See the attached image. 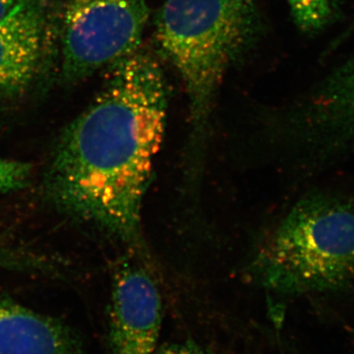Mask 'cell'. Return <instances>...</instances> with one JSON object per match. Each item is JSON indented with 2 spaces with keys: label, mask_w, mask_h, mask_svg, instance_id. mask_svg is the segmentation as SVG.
Wrapping results in <instances>:
<instances>
[{
  "label": "cell",
  "mask_w": 354,
  "mask_h": 354,
  "mask_svg": "<svg viewBox=\"0 0 354 354\" xmlns=\"http://www.w3.org/2000/svg\"><path fill=\"white\" fill-rule=\"evenodd\" d=\"M148 19L147 0H64L59 32L65 82L84 80L138 50Z\"/></svg>",
  "instance_id": "4"
},
{
  "label": "cell",
  "mask_w": 354,
  "mask_h": 354,
  "mask_svg": "<svg viewBox=\"0 0 354 354\" xmlns=\"http://www.w3.org/2000/svg\"><path fill=\"white\" fill-rule=\"evenodd\" d=\"M288 2L298 29L308 35L327 29L341 12V0H288Z\"/></svg>",
  "instance_id": "9"
},
{
  "label": "cell",
  "mask_w": 354,
  "mask_h": 354,
  "mask_svg": "<svg viewBox=\"0 0 354 354\" xmlns=\"http://www.w3.org/2000/svg\"><path fill=\"white\" fill-rule=\"evenodd\" d=\"M25 0H0V21L10 15Z\"/></svg>",
  "instance_id": "13"
},
{
  "label": "cell",
  "mask_w": 354,
  "mask_h": 354,
  "mask_svg": "<svg viewBox=\"0 0 354 354\" xmlns=\"http://www.w3.org/2000/svg\"><path fill=\"white\" fill-rule=\"evenodd\" d=\"M162 324V297L155 279L145 266L124 263L111 288L109 353L153 354Z\"/></svg>",
  "instance_id": "5"
},
{
  "label": "cell",
  "mask_w": 354,
  "mask_h": 354,
  "mask_svg": "<svg viewBox=\"0 0 354 354\" xmlns=\"http://www.w3.org/2000/svg\"><path fill=\"white\" fill-rule=\"evenodd\" d=\"M0 269L14 271L50 272L53 269L48 261L35 254L0 245Z\"/></svg>",
  "instance_id": "10"
},
{
  "label": "cell",
  "mask_w": 354,
  "mask_h": 354,
  "mask_svg": "<svg viewBox=\"0 0 354 354\" xmlns=\"http://www.w3.org/2000/svg\"><path fill=\"white\" fill-rule=\"evenodd\" d=\"M278 297L335 292L354 283V201L320 193L300 200L252 264Z\"/></svg>",
  "instance_id": "3"
},
{
  "label": "cell",
  "mask_w": 354,
  "mask_h": 354,
  "mask_svg": "<svg viewBox=\"0 0 354 354\" xmlns=\"http://www.w3.org/2000/svg\"><path fill=\"white\" fill-rule=\"evenodd\" d=\"M255 0H165L155 38L178 72L189 102L190 150L197 169L223 78L260 35Z\"/></svg>",
  "instance_id": "2"
},
{
  "label": "cell",
  "mask_w": 354,
  "mask_h": 354,
  "mask_svg": "<svg viewBox=\"0 0 354 354\" xmlns=\"http://www.w3.org/2000/svg\"><path fill=\"white\" fill-rule=\"evenodd\" d=\"M291 118L295 134L320 150L354 145V55L330 70Z\"/></svg>",
  "instance_id": "7"
},
{
  "label": "cell",
  "mask_w": 354,
  "mask_h": 354,
  "mask_svg": "<svg viewBox=\"0 0 354 354\" xmlns=\"http://www.w3.org/2000/svg\"><path fill=\"white\" fill-rule=\"evenodd\" d=\"M153 354H209L195 342H172L158 348Z\"/></svg>",
  "instance_id": "12"
},
{
  "label": "cell",
  "mask_w": 354,
  "mask_h": 354,
  "mask_svg": "<svg viewBox=\"0 0 354 354\" xmlns=\"http://www.w3.org/2000/svg\"><path fill=\"white\" fill-rule=\"evenodd\" d=\"M32 171L28 162L0 158V193L24 189L30 183Z\"/></svg>",
  "instance_id": "11"
},
{
  "label": "cell",
  "mask_w": 354,
  "mask_h": 354,
  "mask_svg": "<svg viewBox=\"0 0 354 354\" xmlns=\"http://www.w3.org/2000/svg\"><path fill=\"white\" fill-rule=\"evenodd\" d=\"M0 354H87L57 319L0 298Z\"/></svg>",
  "instance_id": "8"
},
{
  "label": "cell",
  "mask_w": 354,
  "mask_h": 354,
  "mask_svg": "<svg viewBox=\"0 0 354 354\" xmlns=\"http://www.w3.org/2000/svg\"><path fill=\"white\" fill-rule=\"evenodd\" d=\"M106 70L100 92L58 138L44 191L65 215L135 245L169 88L157 58L141 46Z\"/></svg>",
  "instance_id": "1"
},
{
  "label": "cell",
  "mask_w": 354,
  "mask_h": 354,
  "mask_svg": "<svg viewBox=\"0 0 354 354\" xmlns=\"http://www.w3.org/2000/svg\"><path fill=\"white\" fill-rule=\"evenodd\" d=\"M53 28L43 0H25L0 21V102L22 97L43 75Z\"/></svg>",
  "instance_id": "6"
}]
</instances>
